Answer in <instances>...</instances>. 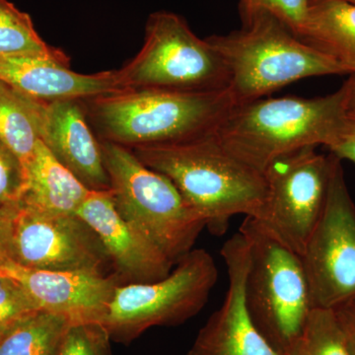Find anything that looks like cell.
I'll list each match as a JSON object with an SVG mask.
<instances>
[{"instance_id": "obj_22", "label": "cell", "mask_w": 355, "mask_h": 355, "mask_svg": "<svg viewBox=\"0 0 355 355\" xmlns=\"http://www.w3.org/2000/svg\"><path fill=\"white\" fill-rule=\"evenodd\" d=\"M287 355H352L335 311L313 309L302 335Z\"/></svg>"}, {"instance_id": "obj_26", "label": "cell", "mask_w": 355, "mask_h": 355, "mask_svg": "<svg viewBox=\"0 0 355 355\" xmlns=\"http://www.w3.org/2000/svg\"><path fill=\"white\" fill-rule=\"evenodd\" d=\"M110 340L98 324H72L57 355H106Z\"/></svg>"}, {"instance_id": "obj_11", "label": "cell", "mask_w": 355, "mask_h": 355, "mask_svg": "<svg viewBox=\"0 0 355 355\" xmlns=\"http://www.w3.org/2000/svg\"><path fill=\"white\" fill-rule=\"evenodd\" d=\"M12 261L50 272L109 275L112 268L99 237L77 214L43 211L23 205L12 219Z\"/></svg>"}, {"instance_id": "obj_13", "label": "cell", "mask_w": 355, "mask_h": 355, "mask_svg": "<svg viewBox=\"0 0 355 355\" xmlns=\"http://www.w3.org/2000/svg\"><path fill=\"white\" fill-rule=\"evenodd\" d=\"M0 275L17 282L39 310L67 318L71 324H101L114 289L121 284L116 273L50 272L13 261Z\"/></svg>"}, {"instance_id": "obj_28", "label": "cell", "mask_w": 355, "mask_h": 355, "mask_svg": "<svg viewBox=\"0 0 355 355\" xmlns=\"http://www.w3.org/2000/svg\"><path fill=\"white\" fill-rule=\"evenodd\" d=\"M17 210L0 211V270L12 261V219Z\"/></svg>"}, {"instance_id": "obj_3", "label": "cell", "mask_w": 355, "mask_h": 355, "mask_svg": "<svg viewBox=\"0 0 355 355\" xmlns=\"http://www.w3.org/2000/svg\"><path fill=\"white\" fill-rule=\"evenodd\" d=\"M347 116L342 86L324 97H265L235 104L216 135L229 153L263 174L284 154L330 146Z\"/></svg>"}, {"instance_id": "obj_31", "label": "cell", "mask_w": 355, "mask_h": 355, "mask_svg": "<svg viewBox=\"0 0 355 355\" xmlns=\"http://www.w3.org/2000/svg\"><path fill=\"white\" fill-rule=\"evenodd\" d=\"M345 1L349 2V3L354 4L355 6V0H345Z\"/></svg>"}, {"instance_id": "obj_6", "label": "cell", "mask_w": 355, "mask_h": 355, "mask_svg": "<svg viewBox=\"0 0 355 355\" xmlns=\"http://www.w3.org/2000/svg\"><path fill=\"white\" fill-rule=\"evenodd\" d=\"M99 140L116 211L176 265L193 250L205 222L167 177L147 167L132 149Z\"/></svg>"}, {"instance_id": "obj_10", "label": "cell", "mask_w": 355, "mask_h": 355, "mask_svg": "<svg viewBox=\"0 0 355 355\" xmlns=\"http://www.w3.org/2000/svg\"><path fill=\"white\" fill-rule=\"evenodd\" d=\"M340 162L335 156L326 205L301 254L313 309L355 299V205Z\"/></svg>"}, {"instance_id": "obj_4", "label": "cell", "mask_w": 355, "mask_h": 355, "mask_svg": "<svg viewBox=\"0 0 355 355\" xmlns=\"http://www.w3.org/2000/svg\"><path fill=\"white\" fill-rule=\"evenodd\" d=\"M241 17V29L207 38L227 67L235 104L265 98L301 79L347 74L275 16L254 12Z\"/></svg>"}, {"instance_id": "obj_5", "label": "cell", "mask_w": 355, "mask_h": 355, "mask_svg": "<svg viewBox=\"0 0 355 355\" xmlns=\"http://www.w3.org/2000/svg\"><path fill=\"white\" fill-rule=\"evenodd\" d=\"M239 232L250 251L245 280L248 314L266 340L287 355L313 310L302 258L254 217H245Z\"/></svg>"}, {"instance_id": "obj_2", "label": "cell", "mask_w": 355, "mask_h": 355, "mask_svg": "<svg viewBox=\"0 0 355 355\" xmlns=\"http://www.w3.org/2000/svg\"><path fill=\"white\" fill-rule=\"evenodd\" d=\"M81 101L98 139L130 149L214 132L235 105L229 90L123 89Z\"/></svg>"}, {"instance_id": "obj_14", "label": "cell", "mask_w": 355, "mask_h": 355, "mask_svg": "<svg viewBox=\"0 0 355 355\" xmlns=\"http://www.w3.org/2000/svg\"><path fill=\"white\" fill-rule=\"evenodd\" d=\"M76 214L99 237L121 284L157 282L172 272L169 258L116 211L111 190L91 191Z\"/></svg>"}, {"instance_id": "obj_30", "label": "cell", "mask_w": 355, "mask_h": 355, "mask_svg": "<svg viewBox=\"0 0 355 355\" xmlns=\"http://www.w3.org/2000/svg\"><path fill=\"white\" fill-rule=\"evenodd\" d=\"M345 93V108L347 114L355 116V74L349 76V78L343 83Z\"/></svg>"}, {"instance_id": "obj_20", "label": "cell", "mask_w": 355, "mask_h": 355, "mask_svg": "<svg viewBox=\"0 0 355 355\" xmlns=\"http://www.w3.org/2000/svg\"><path fill=\"white\" fill-rule=\"evenodd\" d=\"M71 324L60 315L36 311L0 338V355H57Z\"/></svg>"}, {"instance_id": "obj_21", "label": "cell", "mask_w": 355, "mask_h": 355, "mask_svg": "<svg viewBox=\"0 0 355 355\" xmlns=\"http://www.w3.org/2000/svg\"><path fill=\"white\" fill-rule=\"evenodd\" d=\"M0 55L69 58L64 51L49 46L35 29L29 14L9 0H0Z\"/></svg>"}, {"instance_id": "obj_25", "label": "cell", "mask_w": 355, "mask_h": 355, "mask_svg": "<svg viewBox=\"0 0 355 355\" xmlns=\"http://www.w3.org/2000/svg\"><path fill=\"white\" fill-rule=\"evenodd\" d=\"M39 311L29 294L15 280L0 275V338L20 320Z\"/></svg>"}, {"instance_id": "obj_8", "label": "cell", "mask_w": 355, "mask_h": 355, "mask_svg": "<svg viewBox=\"0 0 355 355\" xmlns=\"http://www.w3.org/2000/svg\"><path fill=\"white\" fill-rule=\"evenodd\" d=\"M217 279L211 254L193 249L164 279L119 284L100 326L110 340L125 343L153 327L184 323L205 307Z\"/></svg>"}, {"instance_id": "obj_19", "label": "cell", "mask_w": 355, "mask_h": 355, "mask_svg": "<svg viewBox=\"0 0 355 355\" xmlns=\"http://www.w3.org/2000/svg\"><path fill=\"white\" fill-rule=\"evenodd\" d=\"M44 101L35 99L0 81V142L23 165L41 140Z\"/></svg>"}, {"instance_id": "obj_16", "label": "cell", "mask_w": 355, "mask_h": 355, "mask_svg": "<svg viewBox=\"0 0 355 355\" xmlns=\"http://www.w3.org/2000/svg\"><path fill=\"white\" fill-rule=\"evenodd\" d=\"M0 81L41 101L85 100L123 90L116 70L95 74L70 69L69 58L0 55Z\"/></svg>"}, {"instance_id": "obj_27", "label": "cell", "mask_w": 355, "mask_h": 355, "mask_svg": "<svg viewBox=\"0 0 355 355\" xmlns=\"http://www.w3.org/2000/svg\"><path fill=\"white\" fill-rule=\"evenodd\" d=\"M340 160H349L355 164V116L347 114L335 140L327 147Z\"/></svg>"}, {"instance_id": "obj_9", "label": "cell", "mask_w": 355, "mask_h": 355, "mask_svg": "<svg viewBox=\"0 0 355 355\" xmlns=\"http://www.w3.org/2000/svg\"><path fill=\"white\" fill-rule=\"evenodd\" d=\"M334 159L305 147L275 158L263 171L268 191L254 218L300 256L326 205Z\"/></svg>"}, {"instance_id": "obj_7", "label": "cell", "mask_w": 355, "mask_h": 355, "mask_svg": "<svg viewBox=\"0 0 355 355\" xmlns=\"http://www.w3.org/2000/svg\"><path fill=\"white\" fill-rule=\"evenodd\" d=\"M116 73L123 89L214 92L228 90L230 83L227 67L207 39L169 11L149 15L144 46Z\"/></svg>"}, {"instance_id": "obj_18", "label": "cell", "mask_w": 355, "mask_h": 355, "mask_svg": "<svg viewBox=\"0 0 355 355\" xmlns=\"http://www.w3.org/2000/svg\"><path fill=\"white\" fill-rule=\"evenodd\" d=\"M300 39L355 74V6L345 0H312Z\"/></svg>"}, {"instance_id": "obj_24", "label": "cell", "mask_w": 355, "mask_h": 355, "mask_svg": "<svg viewBox=\"0 0 355 355\" xmlns=\"http://www.w3.org/2000/svg\"><path fill=\"white\" fill-rule=\"evenodd\" d=\"M312 0H239L241 15L266 12L282 21L300 38Z\"/></svg>"}, {"instance_id": "obj_23", "label": "cell", "mask_w": 355, "mask_h": 355, "mask_svg": "<svg viewBox=\"0 0 355 355\" xmlns=\"http://www.w3.org/2000/svg\"><path fill=\"white\" fill-rule=\"evenodd\" d=\"M25 188L24 165L0 142V211H15L19 209Z\"/></svg>"}, {"instance_id": "obj_12", "label": "cell", "mask_w": 355, "mask_h": 355, "mask_svg": "<svg viewBox=\"0 0 355 355\" xmlns=\"http://www.w3.org/2000/svg\"><path fill=\"white\" fill-rule=\"evenodd\" d=\"M228 275L225 299L198 331L187 355H282L266 340L248 314L245 280L250 263L249 246L238 232L220 252Z\"/></svg>"}, {"instance_id": "obj_1", "label": "cell", "mask_w": 355, "mask_h": 355, "mask_svg": "<svg viewBox=\"0 0 355 355\" xmlns=\"http://www.w3.org/2000/svg\"><path fill=\"white\" fill-rule=\"evenodd\" d=\"M132 150L175 184L212 235L225 234L233 216L256 217L265 203V175L229 153L216 132Z\"/></svg>"}, {"instance_id": "obj_15", "label": "cell", "mask_w": 355, "mask_h": 355, "mask_svg": "<svg viewBox=\"0 0 355 355\" xmlns=\"http://www.w3.org/2000/svg\"><path fill=\"white\" fill-rule=\"evenodd\" d=\"M41 140L55 159L90 191H109L101 144L81 100L44 101Z\"/></svg>"}, {"instance_id": "obj_17", "label": "cell", "mask_w": 355, "mask_h": 355, "mask_svg": "<svg viewBox=\"0 0 355 355\" xmlns=\"http://www.w3.org/2000/svg\"><path fill=\"white\" fill-rule=\"evenodd\" d=\"M26 188L21 205L55 214H76L90 190L60 164L39 140L24 165Z\"/></svg>"}, {"instance_id": "obj_29", "label": "cell", "mask_w": 355, "mask_h": 355, "mask_svg": "<svg viewBox=\"0 0 355 355\" xmlns=\"http://www.w3.org/2000/svg\"><path fill=\"white\" fill-rule=\"evenodd\" d=\"M335 311L350 354L355 355V299Z\"/></svg>"}]
</instances>
